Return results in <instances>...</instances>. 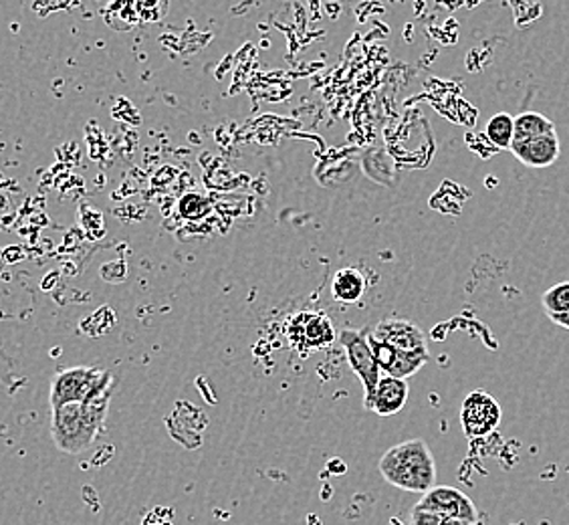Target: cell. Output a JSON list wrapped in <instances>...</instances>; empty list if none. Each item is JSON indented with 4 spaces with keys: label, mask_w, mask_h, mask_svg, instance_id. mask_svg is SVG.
Here are the masks:
<instances>
[{
    "label": "cell",
    "mask_w": 569,
    "mask_h": 525,
    "mask_svg": "<svg viewBox=\"0 0 569 525\" xmlns=\"http://www.w3.org/2000/svg\"><path fill=\"white\" fill-rule=\"evenodd\" d=\"M113 394V374L108 373L86 403L51 408V435L59 450L79 455L89 449L99 437Z\"/></svg>",
    "instance_id": "obj_1"
},
{
    "label": "cell",
    "mask_w": 569,
    "mask_h": 525,
    "mask_svg": "<svg viewBox=\"0 0 569 525\" xmlns=\"http://www.w3.org/2000/svg\"><path fill=\"white\" fill-rule=\"evenodd\" d=\"M378 469L386 482L402 492L425 495L437 487L435 455L422 438H410L386 450Z\"/></svg>",
    "instance_id": "obj_2"
},
{
    "label": "cell",
    "mask_w": 569,
    "mask_h": 525,
    "mask_svg": "<svg viewBox=\"0 0 569 525\" xmlns=\"http://www.w3.org/2000/svg\"><path fill=\"white\" fill-rule=\"evenodd\" d=\"M340 344L346 351L351 370L360 378L361 386H363V406H368L372 400L376 386L382 378V370H380L372 348H370V341H368V331L341 329Z\"/></svg>",
    "instance_id": "obj_3"
},
{
    "label": "cell",
    "mask_w": 569,
    "mask_h": 525,
    "mask_svg": "<svg viewBox=\"0 0 569 525\" xmlns=\"http://www.w3.org/2000/svg\"><path fill=\"white\" fill-rule=\"evenodd\" d=\"M110 370L91 368V366H76L56 374L51 383L49 403L51 408L57 406L73 405V403H86Z\"/></svg>",
    "instance_id": "obj_4"
},
{
    "label": "cell",
    "mask_w": 569,
    "mask_h": 525,
    "mask_svg": "<svg viewBox=\"0 0 569 525\" xmlns=\"http://www.w3.org/2000/svg\"><path fill=\"white\" fill-rule=\"evenodd\" d=\"M287 338L299 354L306 356L307 351L321 350L333 344L336 329L328 316L316 311H301L289 319Z\"/></svg>",
    "instance_id": "obj_5"
},
{
    "label": "cell",
    "mask_w": 569,
    "mask_h": 525,
    "mask_svg": "<svg viewBox=\"0 0 569 525\" xmlns=\"http://www.w3.org/2000/svg\"><path fill=\"white\" fill-rule=\"evenodd\" d=\"M501 425V406L491 394L475 390L460 406V427L469 438L489 437Z\"/></svg>",
    "instance_id": "obj_6"
},
{
    "label": "cell",
    "mask_w": 569,
    "mask_h": 525,
    "mask_svg": "<svg viewBox=\"0 0 569 525\" xmlns=\"http://www.w3.org/2000/svg\"><path fill=\"white\" fill-rule=\"evenodd\" d=\"M415 509L442 515L449 519H459L469 525L477 524V519H479V509H477V505L472 504L471 497L457 487H449V485L432 487L430 492L420 497Z\"/></svg>",
    "instance_id": "obj_7"
},
{
    "label": "cell",
    "mask_w": 569,
    "mask_h": 525,
    "mask_svg": "<svg viewBox=\"0 0 569 525\" xmlns=\"http://www.w3.org/2000/svg\"><path fill=\"white\" fill-rule=\"evenodd\" d=\"M368 334L388 346H395L398 350L428 356L427 336L410 319H382Z\"/></svg>",
    "instance_id": "obj_8"
},
{
    "label": "cell",
    "mask_w": 569,
    "mask_h": 525,
    "mask_svg": "<svg viewBox=\"0 0 569 525\" xmlns=\"http://www.w3.org/2000/svg\"><path fill=\"white\" fill-rule=\"evenodd\" d=\"M368 341H370V348H372L376 361L380 366V370L386 373V376H392L398 380H406L427 364L430 356L425 354H410V351H402L395 348V346H388L380 339L372 338L368 334Z\"/></svg>",
    "instance_id": "obj_9"
},
{
    "label": "cell",
    "mask_w": 569,
    "mask_h": 525,
    "mask_svg": "<svg viewBox=\"0 0 569 525\" xmlns=\"http://www.w3.org/2000/svg\"><path fill=\"white\" fill-rule=\"evenodd\" d=\"M511 152L521 165L529 168H548L553 166L561 156V143H559L558 131L548 133L541 138H533L527 142L513 143Z\"/></svg>",
    "instance_id": "obj_10"
},
{
    "label": "cell",
    "mask_w": 569,
    "mask_h": 525,
    "mask_svg": "<svg viewBox=\"0 0 569 525\" xmlns=\"http://www.w3.org/2000/svg\"><path fill=\"white\" fill-rule=\"evenodd\" d=\"M410 394V386L406 380H398L392 376H382L380 383L373 390L372 400L366 408L373 410L376 415L392 416L398 415L406 406Z\"/></svg>",
    "instance_id": "obj_11"
},
{
    "label": "cell",
    "mask_w": 569,
    "mask_h": 525,
    "mask_svg": "<svg viewBox=\"0 0 569 525\" xmlns=\"http://www.w3.org/2000/svg\"><path fill=\"white\" fill-rule=\"evenodd\" d=\"M368 289L366 277L353 267L340 269L331 279V296L341 304H356L360 301Z\"/></svg>",
    "instance_id": "obj_12"
},
{
    "label": "cell",
    "mask_w": 569,
    "mask_h": 525,
    "mask_svg": "<svg viewBox=\"0 0 569 525\" xmlns=\"http://www.w3.org/2000/svg\"><path fill=\"white\" fill-rule=\"evenodd\" d=\"M548 133H556V126L548 116H543L539 111H523L515 118L513 143L527 142V140L541 138Z\"/></svg>",
    "instance_id": "obj_13"
},
{
    "label": "cell",
    "mask_w": 569,
    "mask_h": 525,
    "mask_svg": "<svg viewBox=\"0 0 569 525\" xmlns=\"http://www.w3.org/2000/svg\"><path fill=\"white\" fill-rule=\"evenodd\" d=\"M485 133L489 138V142L501 148V150H511L515 136V118L507 111L495 113L493 118L487 123Z\"/></svg>",
    "instance_id": "obj_14"
},
{
    "label": "cell",
    "mask_w": 569,
    "mask_h": 525,
    "mask_svg": "<svg viewBox=\"0 0 569 525\" xmlns=\"http://www.w3.org/2000/svg\"><path fill=\"white\" fill-rule=\"evenodd\" d=\"M541 304L548 316H559L569 311V281L549 287L541 297Z\"/></svg>",
    "instance_id": "obj_15"
},
{
    "label": "cell",
    "mask_w": 569,
    "mask_h": 525,
    "mask_svg": "<svg viewBox=\"0 0 569 525\" xmlns=\"http://www.w3.org/2000/svg\"><path fill=\"white\" fill-rule=\"evenodd\" d=\"M209 212V200L198 195H187L180 200V215L187 219H200Z\"/></svg>",
    "instance_id": "obj_16"
},
{
    "label": "cell",
    "mask_w": 569,
    "mask_h": 525,
    "mask_svg": "<svg viewBox=\"0 0 569 525\" xmlns=\"http://www.w3.org/2000/svg\"><path fill=\"white\" fill-rule=\"evenodd\" d=\"M442 519H445L442 515L430 514V512H420V509H412L408 525H440L442 524Z\"/></svg>",
    "instance_id": "obj_17"
},
{
    "label": "cell",
    "mask_w": 569,
    "mask_h": 525,
    "mask_svg": "<svg viewBox=\"0 0 569 525\" xmlns=\"http://www.w3.org/2000/svg\"><path fill=\"white\" fill-rule=\"evenodd\" d=\"M553 324H558L559 328L569 329V311L559 314V316H549Z\"/></svg>",
    "instance_id": "obj_18"
},
{
    "label": "cell",
    "mask_w": 569,
    "mask_h": 525,
    "mask_svg": "<svg viewBox=\"0 0 569 525\" xmlns=\"http://www.w3.org/2000/svg\"><path fill=\"white\" fill-rule=\"evenodd\" d=\"M440 525H469V524H465V522H459V519H449V517H445V519H442V524Z\"/></svg>",
    "instance_id": "obj_19"
},
{
    "label": "cell",
    "mask_w": 569,
    "mask_h": 525,
    "mask_svg": "<svg viewBox=\"0 0 569 525\" xmlns=\"http://www.w3.org/2000/svg\"><path fill=\"white\" fill-rule=\"evenodd\" d=\"M475 525H479V524H475Z\"/></svg>",
    "instance_id": "obj_20"
}]
</instances>
